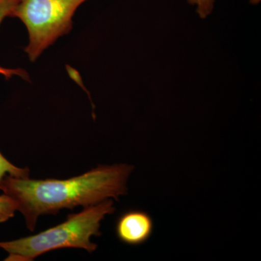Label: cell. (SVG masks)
Listing matches in <instances>:
<instances>
[{
	"instance_id": "obj_8",
	"label": "cell",
	"mask_w": 261,
	"mask_h": 261,
	"mask_svg": "<svg viewBox=\"0 0 261 261\" xmlns=\"http://www.w3.org/2000/svg\"><path fill=\"white\" fill-rule=\"evenodd\" d=\"M190 4L197 5V13L202 19H205L212 13L215 0H187Z\"/></svg>"
},
{
	"instance_id": "obj_4",
	"label": "cell",
	"mask_w": 261,
	"mask_h": 261,
	"mask_svg": "<svg viewBox=\"0 0 261 261\" xmlns=\"http://www.w3.org/2000/svg\"><path fill=\"white\" fill-rule=\"evenodd\" d=\"M153 230L152 216L145 211L137 209L123 213L116 224L117 238L132 246H138L148 241Z\"/></svg>"
},
{
	"instance_id": "obj_1",
	"label": "cell",
	"mask_w": 261,
	"mask_h": 261,
	"mask_svg": "<svg viewBox=\"0 0 261 261\" xmlns=\"http://www.w3.org/2000/svg\"><path fill=\"white\" fill-rule=\"evenodd\" d=\"M127 164L103 165L68 179H31L7 176L0 190L15 201L27 228L34 231L42 215L57 214L63 209L95 205L126 195L127 181L133 171Z\"/></svg>"
},
{
	"instance_id": "obj_2",
	"label": "cell",
	"mask_w": 261,
	"mask_h": 261,
	"mask_svg": "<svg viewBox=\"0 0 261 261\" xmlns=\"http://www.w3.org/2000/svg\"><path fill=\"white\" fill-rule=\"evenodd\" d=\"M115 211L114 202L108 199L84 207L80 213L68 215L64 222L37 234L0 242V248L9 254L5 260H33L47 252L63 248L84 249L92 253L97 245L91 242V238L100 236L101 222Z\"/></svg>"
},
{
	"instance_id": "obj_6",
	"label": "cell",
	"mask_w": 261,
	"mask_h": 261,
	"mask_svg": "<svg viewBox=\"0 0 261 261\" xmlns=\"http://www.w3.org/2000/svg\"><path fill=\"white\" fill-rule=\"evenodd\" d=\"M7 176L18 178H29L30 170L28 168H19L10 162L0 152V185Z\"/></svg>"
},
{
	"instance_id": "obj_3",
	"label": "cell",
	"mask_w": 261,
	"mask_h": 261,
	"mask_svg": "<svg viewBox=\"0 0 261 261\" xmlns=\"http://www.w3.org/2000/svg\"><path fill=\"white\" fill-rule=\"evenodd\" d=\"M87 0H18L9 18L21 20L29 33L25 53L32 62L73 29V17Z\"/></svg>"
},
{
	"instance_id": "obj_5",
	"label": "cell",
	"mask_w": 261,
	"mask_h": 261,
	"mask_svg": "<svg viewBox=\"0 0 261 261\" xmlns=\"http://www.w3.org/2000/svg\"><path fill=\"white\" fill-rule=\"evenodd\" d=\"M18 0H0V25L5 18H9L10 12L18 3ZM0 74L4 75L6 80L18 75L25 81H30L28 73L21 68H7L0 65Z\"/></svg>"
},
{
	"instance_id": "obj_7",
	"label": "cell",
	"mask_w": 261,
	"mask_h": 261,
	"mask_svg": "<svg viewBox=\"0 0 261 261\" xmlns=\"http://www.w3.org/2000/svg\"><path fill=\"white\" fill-rule=\"evenodd\" d=\"M16 211V203L11 197L4 193L0 195V224L14 217Z\"/></svg>"
}]
</instances>
